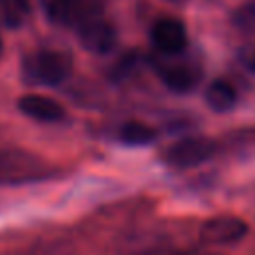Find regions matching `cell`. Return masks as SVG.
<instances>
[{
  "label": "cell",
  "mask_w": 255,
  "mask_h": 255,
  "mask_svg": "<svg viewBox=\"0 0 255 255\" xmlns=\"http://www.w3.org/2000/svg\"><path fill=\"white\" fill-rule=\"evenodd\" d=\"M149 36H151L153 46L165 56H177L187 46L185 26L179 18H173V16L157 18L151 26Z\"/></svg>",
  "instance_id": "cell-5"
},
{
  "label": "cell",
  "mask_w": 255,
  "mask_h": 255,
  "mask_svg": "<svg viewBox=\"0 0 255 255\" xmlns=\"http://www.w3.org/2000/svg\"><path fill=\"white\" fill-rule=\"evenodd\" d=\"M80 2L82 0H50L48 2V14L56 22H70L78 12Z\"/></svg>",
  "instance_id": "cell-11"
},
{
  "label": "cell",
  "mask_w": 255,
  "mask_h": 255,
  "mask_svg": "<svg viewBox=\"0 0 255 255\" xmlns=\"http://www.w3.org/2000/svg\"><path fill=\"white\" fill-rule=\"evenodd\" d=\"M155 137H157V131L151 126L137 120L126 122L120 128V139L128 145H145V143H151Z\"/></svg>",
  "instance_id": "cell-9"
},
{
  "label": "cell",
  "mask_w": 255,
  "mask_h": 255,
  "mask_svg": "<svg viewBox=\"0 0 255 255\" xmlns=\"http://www.w3.org/2000/svg\"><path fill=\"white\" fill-rule=\"evenodd\" d=\"M0 50H2V42H0Z\"/></svg>",
  "instance_id": "cell-14"
},
{
  "label": "cell",
  "mask_w": 255,
  "mask_h": 255,
  "mask_svg": "<svg viewBox=\"0 0 255 255\" xmlns=\"http://www.w3.org/2000/svg\"><path fill=\"white\" fill-rule=\"evenodd\" d=\"M205 102L213 112H229L237 102V92L227 80H215L205 90Z\"/></svg>",
  "instance_id": "cell-8"
},
{
  "label": "cell",
  "mask_w": 255,
  "mask_h": 255,
  "mask_svg": "<svg viewBox=\"0 0 255 255\" xmlns=\"http://www.w3.org/2000/svg\"><path fill=\"white\" fill-rule=\"evenodd\" d=\"M217 145L213 139L203 135L183 137L175 143H171L163 151V161L171 167H193L203 161H207L215 153Z\"/></svg>",
  "instance_id": "cell-2"
},
{
  "label": "cell",
  "mask_w": 255,
  "mask_h": 255,
  "mask_svg": "<svg viewBox=\"0 0 255 255\" xmlns=\"http://www.w3.org/2000/svg\"><path fill=\"white\" fill-rule=\"evenodd\" d=\"M24 70L32 82H38L44 86H58L70 76L72 62L62 52L40 50L34 56L26 58Z\"/></svg>",
  "instance_id": "cell-1"
},
{
  "label": "cell",
  "mask_w": 255,
  "mask_h": 255,
  "mask_svg": "<svg viewBox=\"0 0 255 255\" xmlns=\"http://www.w3.org/2000/svg\"><path fill=\"white\" fill-rule=\"evenodd\" d=\"M251 68H253V72H255V54H253V58H251Z\"/></svg>",
  "instance_id": "cell-12"
},
{
  "label": "cell",
  "mask_w": 255,
  "mask_h": 255,
  "mask_svg": "<svg viewBox=\"0 0 255 255\" xmlns=\"http://www.w3.org/2000/svg\"><path fill=\"white\" fill-rule=\"evenodd\" d=\"M169 2H175V4H181V2H187V0H169Z\"/></svg>",
  "instance_id": "cell-13"
},
{
  "label": "cell",
  "mask_w": 255,
  "mask_h": 255,
  "mask_svg": "<svg viewBox=\"0 0 255 255\" xmlns=\"http://www.w3.org/2000/svg\"><path fill=\"white\" fill-rule=\"evenodd\" d=\"M233 26L243 34H255V0L241 4L233 12Z\"/></svg>",
  "instance_id": "cell-10"
},
{
  "label": "cell",
  "mask_w": 255,
  "mask_h": 255,
  "mask_svg": "<svg viewBox=\"0 0 255 255\" xmlns=\"http://www.w3.org/2000/svg\"><path fill=\"white\" fill-rule=\"evenodd\" d=\"M247 231L249 227L243 219L235 215H217L201 225L199 237L207 245H233L239 243L247 235Z\"/></svg>",
  "instance_id": "cell-3"
},
{
  "label": "cell",
  "mask_w": 255,
  "mask_h": 255,
  "mask_svg": "<svg viewBox=\"0 0 255 255\" xmlns=\"http://www.w3.org/2000/svg\"><path fill=\"white\" fill-rule=\"evenodd\" d=\"M78 40H80L82 48H86L88 52L108 54L116 46L118 34L110 20L92 16V18L82 20V24L78 28Z\"/></svg>",
  "instance_id": "cell-4"
},
{
  "label": "cell",
  "mask_w": 255,
  "mask_h": 255,
  "mask_svg": "<svg viewBox=\"0 0 255 255\" xmlns=\"http://www.w3.org/2000/svg\"><path fill=\"white\" fill-rule=\"evenodd\" d=\"M157 76L161 78V82L173 90V92H189L191 88H195L197 80H199V70L193 64L187 62H171V64H159L157 66Z\"/></svg>",
  "instance_id": "cell-7"
},
{
  "label": "cell",
  "mask_w": 255,
  "mask_h": 255,
  "mask_svg": "<svg viewBox=\"0 0 255 255\" xmlns=\"http://www.w3.org/2000/svg\"><path fill=\"white\" fill-rule=\"evenodd\" d=\"M18 110L36 120V122H46V124H54V122H62L66 118V110L60 102H56L54 98L48 96H40V94H26L18 100Z\"/></svg>",
  "instance_id": "cell-6"
}]
</instances>
